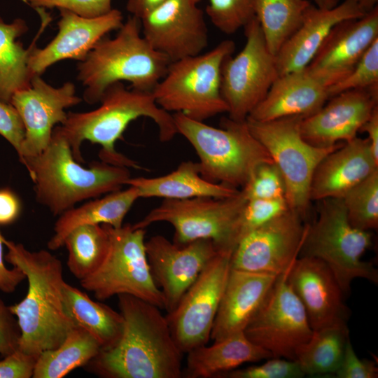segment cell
<instances>
[{"mask_svg": "<svg viewBox=\"0 0 378 378\" xmlns=\"http://www.w3.org/2000/svg\"><path fill=\"white\" fill-rule=\"evenodd\" d=\"M118 297L124 318L117 343L85 366L104 378H180L183 353L176 345L166 316L148 302L130 295Z\"/></svg>", "mask_w": 378, "mask_h": 378, "instance_id": "obj_1", "label": "cell"}, {"mask_svg": "<svg viewBox=\"0 0 378 378\" xmlns=\"http://www.w3.org/2000/svg\"><path fill=\"white\" fill-rule=\"evenodd\" d=\"M4 245L6 260L21 270L28 281L25 298L8 307L20 329L18 349L38 358L59 346L75 327L63 304L62 262L47 250L31 251L6 239Z\"/></svg>", "mask_w": 378, "mask_h": 378, "instance_id": "obj_2", "label": "cell"}, {"mask_svg": "<svg viewBox=\"0 0 378 378\" xmlns=\"http://www.w3.org/2000/svg\"><path fill=\"white\" fill-rule=\"evenodd\" d=\"M98 108L87 112L67 113L60 126L75 160L84 163L81 146L84 141L101 146L100 160L108 164L139 168L136 162L118 152L116 141L129 124L141 117L150 118L157 125L162 142L177 134L173 115L160 108L152 92L127 89L122 82L109 85L104 92Z\"/></svg>", "mask_w": 378, "mask_h": 378, "instance_id": "obj_3", "label": "cell"}, {"mask_svg": "<svg viewBox=\"0 0 378 378\" xmlns=\"http://www.w3.org/2000/svg\"><path fill=\"white\" fill-rule=\"evenodd\" d=\"M34 183L36 200L59 216L83 200L120 190L131 177L128 167L103 161L83 167L74 158L60 126L53 129L48 146L24 159Z\"/></svg>", "mask_w": 378, "mask_h": 378, "instance_id": "obj_4", "label": "cell"}, {"mask_svg": "<svg viewBox=\"0 0 378 378\" xmlns=\"http://www.w3.org/2000/svg\"><path fill=\"white\" fill-rule=\"evenodd\" d=\"M114 38H101L79 62L77 79L85 87L83 99L99 102L106 89L127 81L132 89L152 92L165 75L170 59L155 50L143 36L141 21L130 16Z\"/></svg>", "mask_w": 378, "mask_h": 378, "instance_id": "obj_5", "label": "cell"}, {"mask_svg": "<svg viewBox=\"0 0 378 378\" xmlns=\"http://www.w3.org/2000/svg\"><path fill=\"white\" fill-rule=\"evenodd\" d=\"M173 118L177 134L185 137L198 155L200 175L210 182L241 188L259 165L273 162L246 120L223 118L221 127L217 128L181 113Z\"/></svg>", "mask_w": 378, "mask_h": 378, "instance_id": "obj_6", "label": "cell"}, {"mask_svg": "<svg viewBox=\"0 0 378 378\" xmlns=\"http://www.w3.org/2000/svg\"><path fill=\"white\" fill-rule=\"evenodd\" d=\"M318 216L307 224L299 256L320 259L331 270L344 296L351 284L361 278L378 282V271L363 260L362 256L372 246V234L354 227L349 221L342 198L320 200Z\"/></svg>", "mask_w": 378, "mask_h": 378, "instance_id": "obj_7", "label": "cell"}, {"mask_svg": "<svg viewBox=\"0 0 378 378\" xmlns=\"http://www.w3.org/2000/svg\"><path fill=\"white\" fill-rule=\"evenodd\" d=\"M234 50L233 41L224 40L204 54L172 62L152 90L156 104L169 113L202 122L227 112L220 94L221 66Z\"/></svg>", "mask_w": 378, "mask_h": 378, "instance_id": "obj_8", "label": "cell"}, {"mask_svg": "<svg viewBox=\"0 0 378 378\" xmlns=\"http://www.w3.org/2000/svg\"><path fill=\"white\" fill-rule=\"evenodd\" d=\"M109 237L107 254L100 267L80 286L99 300L127 294L164 309V298L155 284L148 262L146 230L125 225L115 228L107 224Z\"/></svg>", "mask_w": 378, "mask_h": 378, "instance_id": "obj_9", "label": "cell"}, {"mask_svg": "<svg viewBox=\"0 0 378 378\" xmlns=\"http://www.w3.org/2000/svg\"><path fill=\"white\" fill-rule=\"evenodd\" d=\"M302 116L260 122L247 118L252 134L267 150L284 181L285 198L290 209L304 218L310 200V186L319 162L341 144L328 148L311 145L302 136Z\"/></svg>", "mask_w": 378, "mask_h": 378, "instance_id": "obj_10", "label": "cell"}, {"mask_svg": "<svg viewBox=\"0 0 378 378\" xmlns=\"http://www.w3.org/2000/svg\"><path fill=\"white\" fill-rule=\"evenodd\" d=\"M246 201L240 190L225 198L165 199L132 227L146 229L153 223L166 222L174 228V242L209 239L220 249L233 251L239 219Z\"/></svg>", "mask_w": 378, "mask_h": 378, "instance_id": "obj_11", "label": "cell"}, {"mask_svg": "<svg viewBox=\"0 0 378 378\" xmlns=\"http://www.w3.org/2000/svg\"><path fill=\"white\" fill-rule=\"evenodd\" d=\"M246 43L234 57H227L220 73V94L229 118L245 121L279 76L276 57L267 46L255 16L244 27Z\"/></svg>", "mask_w": 378, "mask_h": 378, "instance_id": "obj_12", "label": "cell"}, {"mask_svg": "<svg viewBox=\"0 0 378 378\" xmlns=\"http://www.w3.org/2000/svg\"><path fill=\"white\" fill-rule=\"evenodd\" d=\"M232 250H220L207 263L183 294L176 307L167 313L172 337L183 354L205 345L230 270Z\"/></svg>", "mask_w": 378, "mask_h": 378, "instance_id": "obj_13", "label": "cell"}, {"mask_svg": "<svg viewBox=\"0 0 378 378\" xmlns=\"http://www.w3.org/2000/svg\"><path fill=\"white\" fill-rule=\"evenodd\" d=\"M291 265L278 276L244 332L273 358L295 360L297 351L310 339L313 330L302 304L288 282Z\"/></svg>", "mask_w": 378, "mask_h": 378, "instance_id": "obj_14", "label": "cell"}, {"mask_svg": "<svg viewBox=\"0 0 378 378\" xmlns=\"http://www.w3.org/2000/svg\"><path fill=\"white\" fill-rule=\"evenodd\" d=\"M289 209L244 235L234 248L230 268L279 275L298 257L307 224Z\"/></svg>", "mask_w": 378, "mask_h": 378, "instance_id": "obj_15", "label": "cell"}, {"mask_svg": "<svg viewBox=\"0 0 378 378\" xmlns=\"http://www.w3.org/2000/svg\"><path fill=\"white\" fill-rule=\"evenodd\" d=\"M81 102L73 83L66 82L55 88L46 83L41 75H34L29 86L13 94L10 103L24 127L19 158L21 163L26 158L38 155L48 146L55 125H62L67 118L65 109Z\"/></svg>", "mask_w": 378, "mask_h": 378, "instance_id": "obj_16", "label": "cell"}, {"mask_svg": "<svg viewBox=\"0 0 378 378\" xmlns=\"http://www.w3.org/2000/svg\"><path fill=\"white\" fill-rule=\"evenodd\" d=\"M154 281L164 298V309L172 312L200 272L221 249L209 239L172 243L162 235L145 241Z\"/></svg>", "mask_w": 378, "mask_h": 378, "instance_id": "obj_17", "label": "cell"}, {"mask_svg": "<svg viewBox=\"0 0 378 378\" xmlns=\"http://www.w3.org/2000/svg\"><path fill=\"white\" fill-rule=\"evenodd\" d=\"M140 21L143 36L171 62L199 55L208 46L204 13L192 0H167Z\"/></svg>", "mask_w": 378, "mask_h": 378, "instance_id": "obj_18", "label": "cell"}, {"mask_svg": "<svg viewBox=\"0 0 378 378\" xmlns=\"http://www.w3.org/2000/svg\"><path fill=\"white\" fill-rule=\"evenodd\" d=\"M378 38V6L358 18L337 23L306 66L328 88L345 78Z\"/></svg>", "mask_w": 378, "mask_h": 378, "instance_id": "obj_19", "label": "cell"}, {"mask_svg": "<svg viewBox=\"0 0 378 378\" xmlns=\"http://www.w3.org/2000/svg\"><path fill=\"white\" fill-rule=\"evenodd\" d=\"M330 99L300 121L301 135L312 146L328 148L355 138L377 106L378 89L346 90Z\"/></svg>", "mask_w": 378, "mask_h": 378, "instance_id": "obj_20", "label": "cell"}, {"mask_svg": "<svg viewBox=\"0 0 378 378\" xmlns=\"http://www.w3.org/2000/svg\"><path fill=\"white\" fill-rule=\"evenodd\" d=\"M287 280L302 304L313 330L346 323L348 307L344 293L329 267L311 256H299L292 264Z\"/></svg>", "mask_w": 378, "mask_h": 378, "instance_id": "obj_21", "label": "cell"}, {"mask_svg": "<svg viewBox=\"0 0 378 378\" xmlns=\"http://www.w3.org/2000/svg\"><path fill=\"white\" fill-rule=\"evenodd\" d=\"M59 11L57 35L44 48L31 49L29 67L33 76L41 75L61 60L83 61L101 38L123 24L122 14L115 8L95 18H84L66 9Z\"/></svg>", "mask_w": 378, "mask_h": 378, "instance_id": "obj_22", "label": "cell"}, {"mask_svg": "<svg viewBox=\"0 0 378 378\" xmlns=\"http://www.w3.org/2000/svg\"><path fill=\"white\" fill-rule=\"evenodd\" d=\"M367 13L359 0H344L328 9L311 4L299 28L275 56L279 76L304 69L337 23Z\"/></svg>", "mask_w": 378, "mask_h": 378, "instance_id": "obj_23", "label": "cell"}, {"mask_svg": "<svg viewBox=\"0 0 378 378\" xmlns=\"http://www.w3.org/2000/svg\"><path fill=\"white\" fill-rule=\"evenodd\" d=\"M278 276L230 268L211 339L218 341L244 332L265 300Z\"/></svg>", "mask_w": 378, "mask_h": 378, "instance_id": "obj_24", "label": "cell"}, {"mask_svg": "<svg viewBox=\"0 0 378 378\" xmlns=\"http://www.w3.org/2000/svg\"><path fill=\"white\" fill-rule=\"evenodd\" d=\"M328 154L317 165L310 186V200L342 198L375 170L378 162L369 140L356 136Z\"/></svg>", "mask_w": 378, "mask_h": 378, "instance_id": "obj_25", "label": "cell"}, {"mask_svg": "<svg viewBox=\"0 0 378 378\" xmlns=\"http://www.w3.org/2000/svg\"><path fill=\"white\" fill-rule=\"evenodd\" d=\"M328 86L306 67L279 76L248 118L266 122L289 116L307 117L330 99ZM247 117V118H248Z\"/></svg>", "mask_w": 378, "mask_h": 378, "instance_id": "obj_26", "label": "cell"}, {"mask_svg": "<svg viewBox=\"0 0 378 378\" xmlns=\"http://www.w3.org/2000/svg\"><path fill=\"white\" fill-rule=\"evenodd\" d=\"M185 375L188 378L219 377L246 363L273 358L271 353L250 341L244 332L198 346L187 353Z\"/></svg>", "mask_w": 378, "mask_h": 378, "instance_id": "obj_27", "label": "cell"}, {"mask_svg": "<svg viewBox=\"0 0 378 378\" xmlns=\"http://www.w3.org/2000/svg\"><path fill=\"white\" fill-rule=\"evenodd\" d=\"M126 185L136 188L140 198H225L232 197L239 192V189L204 179L200 175L198 163L190 160L182 162L175 170L164 176L153 178L130 177Z\"/></svg>", "mask_w": 378, "mask_h": 378, "instance_id": "obj_28", "label": "cell"}, {"mask_svg": "<svg viewBox=\"0 0 378 378\" xmlns=\"http://www.w3.org/2000/svg\"><path fill=\"white\" fill-rule=\"evenodd\" d=\"M125 190H118L100 199L92 200L78 207H73L59 215L54 225V234L48 242L50 250L63 246L64 241L74 228L83 225L107 224L118 228L123 220L140 198L136 188L129 186Z\"/></svg>", "mask_w": 378, "mask_h": 378, "instance_id": "obj_29", "label": "cell"}, {"mask_svg": "<svg viewBox=\"0 0 378 378\" xmlns=\"http://www.w3.org/2000/svg\"><path fill=\"white\" fill-rule=\"evenodd\" d=\"M62 293L66 312L75 326L88 331L100 344L102 349H109L117 343L124 328L120 312L92 300L85 293L65 281Z\"/></svg>", "mask_w": 378, "mask_h": 378, "instance_id": "obj_30", "label": "cell"}, {"mask_svg": "<svg viewBox=\"0 0 378 378\" xmlns=\"http://www.w3.org/2000/svg\"><path fill=\"white\" fill-rule=\"evenodd\" d=\"M27 31L23 19L6 23L0 17V99L7 103L15 93L29 86L34 76L29 67L34 46L24 48L18 41Z\"/></svg>", "mask_w": 378, "mask_h": 378, "instance_id": "obj_31", "label": "cell"}, {"mask_svg": "<svg viewBox=\"0 0 378 378\" xmlns=\"http://www.w3.org/2000/svg\"><path fill=\"white\" fill-rule=\"evenodd\" d=\"M349 339L346 323L314 330L310 339L297 351L295 360L305 376L334 375Z\"/></svg>", "mask_w": 378, "mask_h": 378, "instance_id": "obj_32", "label": "cell"}, {"mask_svg": "<svg viewBox=\"0 0 378 378\" xmlns=\"http://www.w3.org/2000/svg\"><path fill=\"white\" fill-rule=\"evenodd\" d=\"M102 349L86 330L75 326L57 347L38 357L33 378H61L74 369L85 366Z\"/></svg>", "mask_w": 378, "mask_h": 378, "instance_id": "obj_33", "label": "cell"}, {"mask_svg": "<svg viewBox=\"0 0 378 378\" xmlns=\"http://www.w3.org/2000/svg\"><path fill=\"white\" fill-rule=\"evenodd\" d=\"M311 4L308 0H254L255 16L274 56L299 28Z\"/></svg>", "mask_w": 378, "mask_h": 378, "instance_id": "obj_34", "label": "cell"}, {"mask_svg": "<svg viewBox=\"0 0 378 378\" xmlns=\"http://www.w3.org/2000/svg\"><path fill=\"white\" fill-rule=\"evenodd\" d=\"M63 246L68 251L67 267L80 281L103 262L109 246L108 234L104 225H83L69 233Z\"/></svg>", "mask_w": 378, "mask_h": 378, "instance_id": "obj_35", "label": "cell"}, {"mask_svg": "<svg viewBox=\"0 0 378 378\" xmlns=\"http://www.w3.org/2000/svg\"><path fill=\"white\" fill-rule=\"evenodd\" d=\"M349 221L370 231L378 227V169L350 189L342 198Z\"/></svg>", "mask_w": 378, "mask_h": 378, "instance_id": "obj_36", "label": "cell"}, {"mask_svg": "<svg viewBox=\"0 0 378 378\" xmlns=\"http://www.w3.org/2000/svg\"><path fill=\"white\" fill-rule=\"evenodd\" d=\"M206 13L218 29L232 34L255 17L254 0H208Z\"/></svg>", "mask_w": 378, "mask_h": 378, "instance_id": "obj_37", "label": "cell"}, {"mask_svg": "<svg viewBox=\"0 0 378 378\" xmlns=\"http://www.w3.org/2000/svg\"><path fill=\"white\" fill-rule=\"evenodd\" d=\"M355 89H378V38L368 48L351 72L328 88L330 99Z\"/></svg>", "mask_w": 378, "mask_h": 378, "instance_id": "obj_38", "label": "cell"}, {"mask_svg": "<svg viewBox=\"0 0 378 378\" xmlns=\"http://www.w3.org/2000/svg\"><path fill=\"white\" fill-rule=\"evenodd\" d=\"M289 209L285 197L247 200L238 222L237 244L248 232Z\"/></svg>", "mask_w": 378, "mask_h": 378, "instance_id": "obj_39", "label": "cell"}, {"mask_svg": "<svg viewBox=\"0 0 378 378\" xmlns=\"http://www.w3.org/2000/svg\"><path fill=\"white\" fill-rule=\"evenodd\" d=\"M247 200L285 197L286 188L282 175L274 164L259 165L240 190Z\"/></svg>", "mask_w": 378, "mask_h": 378, "instance_id": "obj_40", "label": "cell"}, {"mask_svg": "<svg viewBox=\"0 0 378 378\" xmlns=\"http://www.w3.org/2000/svg\"><path fill=\"white\" fill-rule=\"evenodd\" d=\"M305 375L295 360L271 358L262 365L234 369L221 378H301Z\"/></svg>", "mask_w": 378, "mask_h": 378, "instance_id": "obj_41", "label": "cell"}, {"mask_svg": "<svg viewBox=\"0 0 378 378\" xmlns=\"http://www.w3.org/2000/svg\"><path fill=\"white\" fill-rule=\"evenodd\" d=\"M112 0H29L32 8L38 9H66L84 18L105 15L113 8Z\"/></svg>", "mask_w": 378, "mask_h": 378, "instance_id": "obj_42", "label": "cell"}, {"mask_svg": "<svg viewBox=\"0 0 378 378\" xmlns=\"http://www.w3.org/2000/svg\"><path fill=\"white\" fill-rule=\"evenodd\" d=\"M333 377L337 378H377L378 368L374 361L360 359L358 357L349 339L346 344L341 364Z\"/></svg>", "mask_w": 378, "mask_h": 378, "instance_id": "obj_43", "label": "cell"}, {"mask_svg": "<svg viewBox=\"0 0 378 378\" xmlns=\"http://www.w3.org/2000/svg\"><path fill=\"white\" fill-rule=\"evenodd\" d=\"M0 135L15 148L20 158L24 137V127L14 106L10 103L5 102L1 99Z\"/></svg>", "mask_w": 378, "mask_h": 378, "instance_id": "obj_44", "label": "cell"}, {"mask_svg": "<svg viewBox=\"0 0 378 378\" xmlns=\"http://www.w3.org/2000/svg\"><path fill=\"white\" fill-rule=\"evenodd\" d=\"M37 358L18 349L0 360V378L32 377Z\"/></svg>", "mask_w": 378, "mask_h": 378, "instance_id": "obj_45", "label": "cell"}, {"mask_svg": "<svg viewBox=\"0 0 378 378\" xmlns=\"http://www.w3.org/2000/svg\"><path fill=\"white\" fill-rule=\"evenodd\" d=\"M20 329L8 307L0 300V354L4 357L18 349Z\"/></svg>", "mask_w": 378, "mask_h": 378, "instance_id": "obj_46", "label": "cell"}, {"mask_svg": "<svg viewBox=\"0 0 378 378\" xmlns=\"http://www.w3.org/2000/svg\"><path fill=\"white\" fill-rule=\"evenodd\" d=\"M5 239L0 232V290L4 293H10L14 292L17 286L26 279V276L16 267H13V269L6 267L3 255Z\"/></svg>", "mask_w": 378, "mask_h": 378, "instance_id": "obj_47", "label": "cell"}, {"mask_svg": "<svg viewBox=\"0 0 378 378\" xmlns=\"http://www.w3.org/2000/svg\"><path fill=\"white\" fill-rule=\"evenodd\" d=\"M20 203L18 197L8 189L0 190V225L14 222L20 213Z\"/></svg>", "mask_w": 378, "mask_h": 378, "instance_id": "obj_48", "label": "cell"}, {"mask_svg": "<svg viewBox=\"0 0 378 378\" xmlns=\"http://www.w3.org/2000/svg\"><path fill=\"white\" fill-rule=\"evenodd\" d=\"M360 131L367 133L372 153L375 160L378 162V106L374 108Z\"/></svg>", "mask_w": 378, "mask_h": 378, "instance_id": "obj_49", "label": "cell"}, {"mask_svg": "<svg viewBox=\"0 0 378 378\" xmlns=\"http://www.w3.org/2000/svg\"><path fill=\"white\" fill-rule=\"evenodd\" d=\"M167 0H126V9L139 20L157 8Z\"/></svg>", "mask_w": 378, "mask_h": 378, "instance_id": "obj_50", "label": "cell"}, {"mask_svg": "<svg viewBox=\"0 0 378 378\" xmlns=\"http://www.w3.org/2000/svg\"><path fill=\"white\" fill-rule=\"evenodd\" d=\"M316 6L320 8H332L339 4L340 0H314Z\"/></svg>", "mask_w": 378, "mask_h": 378, "instance_id": "obj_51", "label": "cell"}, {"mask_svg": "<svg viewBox=\"0 0 378 378\" xmlns=\"http://www.w3.org/2000/svg\"><path fill=\"white\" fill-rule=\"evenodd\" d=\"M365 10L369 13L377 6L378 0H359Z\"/></svg>", "mask_w": 378, "mask_h": 378, "instance_id": "obj_52", "label": "cell"}, {"mask_svg": "<svg viewBox=\"0 0 378 378\" xmlns=\"http://www.w3.org/2000/svg\"><path fill=\"white\" fill-rule=\"evenodd\" d=\"M195 4H198L201 0H192Z\"/></svg>", "mask_w": 378, "mask_h": 378, "instance_id": "obj_53", "label": "cell"}, {"mask_svg": "<svg viewBox=\"0 0 378 378\" xmlns=\"http://www.w3.org/2000/svg\"><path fill=\"white\" fill-rule=\"evenodd\" d=\"M22 1H24L26 3H28V1H29V0H22Z\"/></svg>", "mask_w": 378, "mask_h": 378, "instance_id": "obj_54", "label": "cell"}]
</instances>
